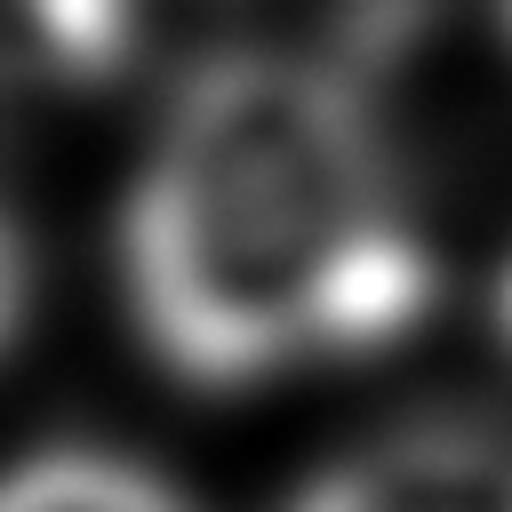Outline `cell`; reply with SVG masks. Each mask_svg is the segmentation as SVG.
<instances>
[{
    "mask_svg": "<svg viewBox=\"0 0 512 512\" xmlns=\"http://www.w3.org/2000/svg\"><path fill=\"white\" fill-rule=\"evenodd\" d=\"M120 296L192 392L392 344L432 296V256L360 80L304 48L192 64L120 200Z\"/></svg>",
    "mask_w": 512,
    "mask_h": 512,
    "instance_id": "6da1fadb",
    "label": "cell"
},
{
    "mask_svg": "<svg viewBox=\"0 0 512 512\" xmlns=\"http://www.w3.org/2000/svg\"><path fill=\"white\" fill-rule=\"evenodd\" d=\"M288 512H512V440L464 424H408L328 456Z\"/></svg>",
    "mask_w": 512,
    "mask_h": 512,
    "instance_id": "7a4b0ae2",
    "label": "cell"
},
{
    "mask_svg": "<svg viewBox=\"0 0 512 512\" xmlns=\"http://www.w3.org/2000/svg\"><path fill=\"white\" fill-rule=\"evenodd\" d=\"M0 512H200V504L120 448H32L0 472Z\"/></svg>",
    "mask_w": 512,
    "mask_h": 512,
    "instance_id": "3957f363",
    "label": "cell"
},
{
    "mask_svg": "<svg viewBox=\"0 0 512 512\" xmlns=\"http://www.w3.org/2000/svg\"><path fill=\"white\" fill-rule=\"evenodd\" d=\"M24 312H32V248H24V224H16L8 200H0V352L16 344Z\"/></svg>",
    "mask_w": 512,
    "mask_h": 512,
    "instance_id": "277c9868",
    "label": "cell"
},
{
    "mask_svg": "<svg viewBox=\"0 0 512 512\" xmlns=\"http://www.w3.org/2000/svg\"><path fill=\"white\" fill-rule=\"evenodd\" d=\"M496 328H504V344H512V264H504V280H496Z\"/></svg>",
    "mask_w": 512,
    "mask_h": 512,
    "instance_id": "5b68a950",
    "label": "cell"
},
{
    "mask_svg": "<svg viewBox=\"0 0 512 512\" xmlns=\"http://www.w3.org/2000/svg\"><path fill=\"white\" fill-rule=\"evenodd\" d=\"M496 16H504V40H512V0H496Z\"/></svg>",
    "mask_w": 512,
    "mask_h": 512,
    "instance_id": "8992f818",
    "label": "cell"
}]
</instances>
